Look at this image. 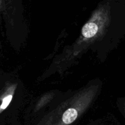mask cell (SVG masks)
Listing matches in <instances>:
<instances>
[{"label": "cell", "instance_id": "obj_2", "mask_svg": "<svg viewBox=\"0 0 125 125\" xmlns=\"http://www.w3.org/2000/svg\"><path fill=\"white\" fill-rule=\"evenodd\" d=\"M78 117V112L76 110L73 108L67 109L63 115V122L65 124H70L73 123Z\"/></svg>", "mask_w": 125, "mask_h": 125}, {"label": "cell", "instance_id": "obj_1", "mask_svg": "<svg viewBox=\"0 0 125 125\" xmlns=\"http://www.w3.org/2000/svg\"><path fill=\"white\" fill-rule=\"evenodd\" d=\"M98 29V28L95 23H87L83 28L82 34L85 38H91L96 34Z\"/></svg>", "mask_w": 125, "mask_h": 125}, {"label": "cell", "instance_id": "obj_3", "mask_svg": "<svg viewBox=\"0 0 125 125\" xmlns=\"http://www.w3.org/2000/svg\"><path fill=\"white\" fill-rule=\"evenodd\" d=\"M12 95H9V96H6V98H4L3 100V101H2V104H1V109H6V107H7V106H8L9 104L10 103V102L11 100H12Z\"/></svg>", "mask_w": 125, "mask_h": 125}]
</instances>
